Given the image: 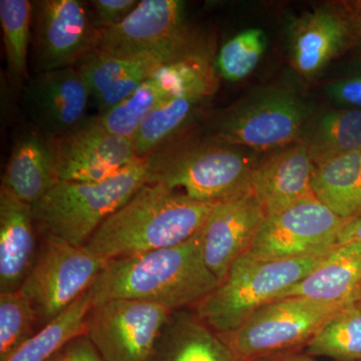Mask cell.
<instances>
[{
	"instance_id": "obj_26",
	"label": "cell",
	"mask_w": 361,
	"mask_h": 361,
	"mask_svg": "<svg viewBox=\"0 0 361 361\" xmlns=\"http://www.w3.org/2000/svg\"><path fill=\"white\" fill-rule=\"evenodd\" d=\"M92 302L89 291L51 322L44 325L4 361H47L70 342L85 336L87 317Z\"/></svg>"
},
{
	"instance_id": "obj_25",
	"label": "cell",
	"mask_w": 361,
	"mask_h": 361,
	"mask_svg": "<svg viewBox=\"0 0 361 361\" xmlns=\"http://www.w3.org/2000/svg\"><path fill=\"white\" fill-rule=\"evenodd\" d=\"M314 164L361 152V110L341 109L330 111L306 125L302 135Z\"/></svg>"
},
{
	"instance_id": "obj_20",
	"label": "cell",
	"mask_w": 361,
	"mask_h": 361,
	"mask_svg": "<svg viewBox=\"0 0 361 361\" xmlns=\"http://www.w3.org/2000/svg\"><path fill=\"white\" fill-rule=\"evenodd\" d=\"M32 205L0 187V292L20 288L39 247Z\"/></svg>"
},
{
	"instance_id": "obj_11",
	"label": "cell",
	"mask_w": 361,
	"mask_h": 361,
	"mask_svg": "<svg viewBox=\"0 0 361 361\" xmlns=\"http://www.w3.org/2000/svg\"><path fill=\"white\" fill-rule=\"evenodd\" d=\"M172 312L159 304L111 299L92 306L85 336L104 361H147Z\"/></svg>"
},
{
	"instance_id": "obj_17",
	"label": "cell",
	"mask_w": 361,
	"mask_h": 361,
	"mask_svg": "<svg viewBox=\"0 0 361 361\" xmlns=\"http://www.w3.org/2000/svg\"><path fill=\"white\" fill-rule=\"evenodd\" d=\"M59 182L56 141L23 121L13 130L1 187L33 205Z\"/></svg>"
},
{
	"instance_id": "obj_34",
	"label": "cell",
	"mask_w": 361,
	"mask_h": 361,
	"mask_svg": "<svg viewBox=\"0 0 361 361\" xmlns=\"http://www.w3.org/2000/svg\"><path fill=\"white\" fill-rule=\"evenodd\" d=\"M68 361H104L89 337L73 339L65 348Z\"/></svg>"
},
{
	"instance_id": "obj_15",
	"label": "cell",
	"mask_w": 361,
	"mask_h": 361,
	"mask_svg": "<svg viewBox=\"0 0 361 361\" xmlns=\"http://www.w3.org/2000/svg\"><path fill=\"white\" fill-rule=\"evenodd\" d=\"M54 141L58 178L65 182H103L140 160L133 139L109 132L97 116Z\"/></svg>"
},
{
	"instance_id": "obj_13",
	"label": "cell",
	"mask_w": 361,
	"mask_h": 361,
	"mask_svg": "<svg viewBox=\"0 0 361 361\" xmlns=\"http://www.w3.org/2000/svg\"><path fill=\"white\" fill-rule=\"evenodd\" d=\"M216 85L210 56H191L164 63L132 96L97 116L109 132L133 139L142 121L166 102L183 97H210Z\"/></svg>"
},
{
	"instance_id": "obj_5",
	"label": "cell",
	"mask_w": 361,
	"mask_h": 361,
	"mask_svg": "<svg viewBox=\"0 0 361 361\" xmlns=\"http://www.w3.org/2000/svg\"><path fill=\"white\" fill-rule=\"evenodd\" d=\"M327 254L286 260H258L244 254L219 286L194 306L195 314L217 334L235 331L254 312L307 276Z\"/></svg>"
},
{
	"instance_id": "obj_10",
	"label": "cell",
	"mask_w": 361,
	"mask_h": 361,
	"mask_svg": "<svg viewBox=\"0 0 361 361\" xmlns=\"http://www.w3.org/2000/svg\"><path fill=\"white\" fill-rule=\"evenodd\" d=\"M349 220L316 199H308L265 216L246 255L258 260H286L329 253Z\"/></svg>"
},
{
	"instance_id": "obj_33",
	"label": "cell",
	"mask_w": 361,
	"mask_h": 361,
	"mask_svg": "<svg viewBox=\"0 0 361 361\" xmlns=\"http://www.w3.org/2000/svg\"><path fill=\"white\" fill-rule=\"evenodd\" d=\"M326 94L345 109L361 110V66L329 84Z\"/></svg>"
},
{
	"instance_id": "obj_27",
	"label": "cell",
	"mask_w": 361,
	"mask_h": 361,
	"mask_svg": "<svg viewBox=\"0 0 361 361\" xmlns=\"http://www.w3.org/2000/svg\"><path fill=\"white\" fill-rule=\"evenodd\" d=\"M208 97H183L157 108L141 123L133 137L137 158H147L174 141L201 113Z\"/></svg>"
},
{
	"instance_id": "obj_19",
	"label": "cell",
	"mask_w": 361,
	"mask_h": 361,
	"mask_svg": "<svg viewBox=\"0 0 361 361\" xmlns=\"http://www.w3.org/2000/svg\"><path fill=\"white\" fill-rule=\"evenodd\" d=\"M163 65L155 54L116 56L96 49L75 68L89 87L97 116H101L132 96Z\"/></svg>"
},
{
	"instance_id": "obj_21",
	"label": "cell",
	"mask_w": 361,
	"mask_h": 361,
	"mask_svg": "<svg viewBox=\"0 0 361 361\" xmlns=\"http://www.w3.org/2000/svg\"><path fill=\"white\" fill-rule=\"evenodd\" d=\"M287 297L342 305L361 298V244H344L332 249L314 270L276 300Z\"/></svg>"
},
{
	"instance_id": "obj_29",
	"label": "cell",
	"mask_w": 361,
	"mask_h": 361,
	"mask_svg": "<svg viewBox=\"0 0 361 361\" xmlns=\"http://www.w3.org/2000/svg\"><path fill=\"white\" fill-rule=\"evenodd\" d=\"M33 4L28 0H1L0 23L4 33L7 78L23 90L27 80V54L32 25Z\"/></svg>"
},
{
	"instance_id": "obj_16",
	"label": "cell",
	"mask_w": 361,
	"mask_h": 361,
	"mask_svg": "<svg viewBox=\"0 0 361 361\" xmlns=\"http://www.w3.org/2000/svg\"><path fill=\"white\" fill-rule=\"evenodd\" d=\"M264 218L252 193L214 207L199 234L207 267L220 283L233 263L248 251Z\"/></svg>"
},
{
	"instance_id": "obj_31",
	"label": "cell",
	"mask_w": 361,
	"mask_h": 361,
	"mask_svg": "<svg viewBox=\"0 0 361 361\" xmlns=\"http://www.w3.org/2000/svg\"><path fill=\"white\" fill-rule=\"evenodd\" d=\"M267 37L259 28H250L235 35L220 49L217 66L229 82H238L255 70L264 54Z\"/></svg>"
},
{
	"instance_id": "obj_2",
	"label": "cell",
	"mask_w": 361,
	"mask_h": 361,
	"mask_svg": "<svg viewBox=\"0 0 361 361\" xmlns=\"http://www.w3.org/2000/svg\"><path fill=\"white\" fill-rule=\"evenodd\" d=\"M215 206L147 183L102 223L85 247L108 262L178 246L200 232Z\"/></svg>"
},
{
	"instance_id": "obj_36",
	"label": "cell",
	"mask_w": 361,
	"mask_h": 361,
	"mask_svg": "<svg viewBox=\"0 0 361 361\" xmlns=\"http://www.w3.org/2000/svg\"><path fill=\"white\" fill-rule=\"evenodd\" d=\"M256 361H320L316 360L313 356L307 355L306 353H289L283 355L269 356Z\"/></svg>"
},
{
	"instance_id": "obj_23",
	"label": "cell",
	"mask_w": 361,
	"mask_h": 361,
	"mask_svg": "<svg viewBox=\"0 0 361 361\" xmlns=\"http://www.w3.org/2000/svg\"><path fill=\"white\" fill-rule=\"evenodd\" d=\"M147 361H239L229 346L195 313L175 310Z\"/></svg>"
},
{
	"instance_id": "obj_14",
	"label": "cell",
	"mask_w": 361,
	"mask_h": 361,
	"mask_svg": "<svg viewBox=\"0 0 361 361\" xmlns=\"http://www.w3.org/2000/svg\"><path fill=\"white\" fill-rule=\"evenodd\" d=\"M25 120L51 139H61L89 121V87L75 66L35 73L20 90Z\"/></svg>"
},
{
	"instance_id": "obj_18",
	"label": "cell",
	"mask_w": 361,
	"mask_h": 361,
	"mask_svg": "<svg viewBox=\"0 0 361 361\" xmlns=\"http://www.w3.org/2000/svg\"><path fill=\"white\" fill-rule=\"evenodd\" d=\"M313 173L314 161L307 147L295 142L255 163L251 175L252 194L265 216L279 212L298 202L315 198Z\"/></svg>"
},
{
	"instance_id": "obj_37",
	"label": "cell",
	"mask_w": 361,
	"mask_h": 361,
	"mask_svg": "<svg viewBox=\"0 0 361 361\" xmlns=\"http://www.w3.org/2000/svg\"><path fill=\"white\" fill-rule=\"evenodd\" d=\"M355 16H353V25H355L356 37L360 40L361 45V1H358L355 6Z\"/></svg>"
},
{
	"instance_id": "obj_38",
	"label": "cell",
	"mask_w": 361,
	"mask_h": 361,
	"mask_svg": "<svg viewBox=\"0 0 361 361\" xmlns=\"http://www.w3.org/2000/svg\"><path fill=\"white\" fill-rule=\"evenodd\" d=\"M65 348H63V350L59 351V353H56V355L52 356L51 360L47 361H68V355H66Z\"/></svg>"
},
{
	"instance_id": "obj_24",
	"label": "cell",
	"mask_w": 361,
	"mask_h": 361,
	"mask_svg": "<svg viewBox=\"0 0 361 361\" xmlns=\"http://www.w3.org/2000/svg\"><path fill=\"white\" fill-rule=\"evenodd\" d=\"M312 191L316 200L342 219L361 215V152L314 164Z\"/></svg>"
},
{
	"instance_id": "obj_9",
	"label": "cell",
	"mask_w": 361,
	"mask_h": 361,
	"mask_svg": "<svg viewBox=\"0 0 361 361\" xmlns=\"http://www.w3.org/2000/svg\"><path fill=\"white\" fill-rule=\"evenodd\" d=\"M106 264L85 246L42 237L32 269L18 290L45 325L89 290Z\"/></svg>"
},
{
	"instance_id": "obj_6",
	"label": "cell",
	"mask_w": 361,
	"mask_h": 361,
	"mask_svg": "<svg viewBox=\"0 0 361 361\" xmlns=\"http://www.w3.org/2000/svg\"><path fill=\"white\" fill-rule=\"evenodd\" d=\"M345 306L287 297L262 306L235 331L218 334L239 361L296 353Z\"/></svg>"
},
{
	"instance_id": "obj_28",
	"label": "cell",
	"mask_w": 361,
	"mask_h": 361,
	"mask_svg": "<svg viewBox=\"0 0 361 361\" xmlns=\"http://www.w3.org/2000/svg\"><path fill=\"white\" fill-rule=\"evenodd\" d=\"M304 353L334 361H361V298L325 322L306 344Z\"/></svg>"
},
{
	"instance_id": "obj_32",
	"label": "cell",
	"mask_w": 361,
	"mask_h": 361,
	"mask_svg": "<svg viewBox=\"0 0 361 361\" xmlns=\"http://www.w3.org/2000/svg\"><path fill=\"white\" fill-rule=\"evenodd\" d=\"M139 2L137 0H94L90 1V6L97 27L103 32L123 23Z\"/></svg>"
},
{
	"instance_id": "obj_8",
	"label": "cell",
	"mask_w": 361,
	"mask_h": 361,
	"mask_svg": "<svg viewBox=\"0 0 361 361\" xmlns=\"http://www.w3.org/2000/svg\"><path fill=\"white\" fill-rule=\"evenodd\" d=\"M307 118L305 106L293 92L268 89L218 116L209 139L255 151L284 148L302 137Z\"/></svg>"
},
{
	"instance_id": "obj_22",
	"label": "cell",
	"mask_w": 361,
	"mask_h": 361,
	"mask_svg": "<svg viewBox=\"0 0 361 361\" xmlns=\"http://www.w3.org/2000/svg\"><path fill=\"white\" fill-rule=\"evenodd\" d=\"M350 21L329 8L307 13L294 26L291 54L294 68L311 77L336 58L348 44L351 37Z\"/></svg>"
},
{
	"instance_id": "obj_4",
	"label": "cell",
	"mask_w": 361,
	"mask_h": 361,
	"mask_svg": "<svg viewBox=\"0 0 361 361\" xmlns=\"http://www.w3.org/2000/svg\"><path fill=\"white\" fill-rule=\"evenodd\" d=\"M148 159H140L110 179L97 183L58 184L32 205L42 237L85 246L109 216L149 183Z\"/></svg>"
},
{
	"instance_id": "obj_7",
	"label": "cell",
	"mask_w": 361,
	"mask_h": 361,
	"mask_svg": "<svg viewBox=\"0 0 361 361\" xmlns=\"http://www.w3.org/2000/svg\"><path fill=\"white\" fill-rule=\"evenodd\" d=\"M97 49L116 56L155 54L164 63L210 56L179 0H142L123 23L102 32Z\"/></svg>"
},
{
	"instance_id": "obj_3",
	"label": "cell",
	"mask_w": 361,
	"mask_h": 361,
	"mask_svg": "<svg viewBox=\"0 0 361 361\" xmlns=\"http://www.w3.org/2000/svg\"><path fill=\"white\" fill-rule=\"evenodd\" d=\"M147 159L149 183H160L194 201L218 204L252 193L255 161L229 145L175 139Z\"/></svg>"
},
{
	"instance_id": "obj_35",
	"label": "cell",
	"mask_w": 361,
	"mask_h": 361,
	"mask_svg": "<svg viewBox=\"0 0 361 361\" xmlns=\"http://www.w3.org/2000/svg\"><path fill=\"white\" fill-rule=\"evenodd\" d=\"M348 243L361 244V215L348 221L337 238V245Z\"/></svg>"
},
{
	"instance_id": "obj_12",
	"label": "cell",
	"mask_w": 361,
	"mask_h": 361,
	"mask_svg": "<svg viewBox=\"0 0 361 361\" xmlns=\"http://www.w3.org/2000/svg\"><path fill=\"white\" fill-rule=\"evenodd\" d=\"M32 4L35 73L75 66L96 51L102 30L94 23L90 2L39 0Z\"/></svg>"
},
{
	"instance_id": "obj_30",
	"label": "cell",
	"mask_w": 361,
	"mask_h": 361,
	"mask_svg": "<svg viewBox=\"0 0 361 361\" xmlns=\"http://www.w3.org/2000/svg\"><path fill=\"white\" fill-rule=\"evenodd\" d=\"M39 316L20 290L0 292V361H4L35 334Z\"/></svg>"
},
{
	"instance_id": "obj_1",
	"label": "cell",
	"mask_w": 361,
	"mask_h": 361,
	"mask_svg": "<svg viewBox=\"0 0 361 361\" xmlns=\"http://www.w3.org/2000/svg\"><path fill=\"white\" fill-rule=\"evenodd\" d=\"M199 233L178 246L108 261L87 290L92 305L132 299L172 311L194 307L220 284L207 267Z\"/></svg>"
}]
</instances>
